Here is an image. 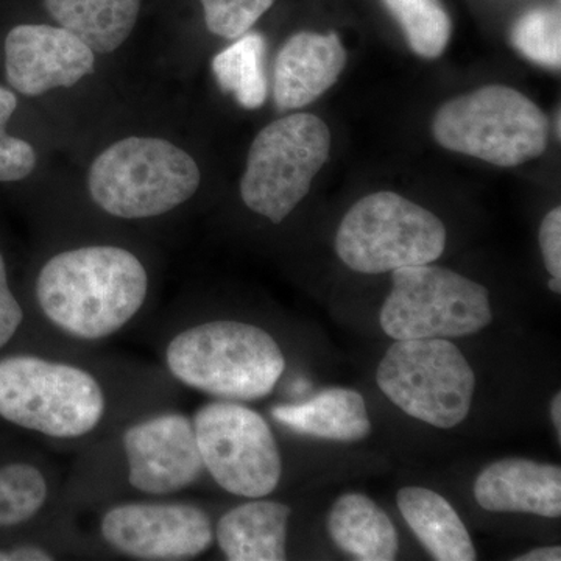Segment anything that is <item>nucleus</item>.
Returning <instances> with one entry per match:
<instances>
[{
  "label": "nucleus",
  "instance_id": "1",
  "mask_svg": "<svg viewBox=\"0 0 561 561\" xmlns=\"http://www.w3.org/2000/svg\"><path fill=\"white\" fill-rule=\"evenodd\" d=\"M36 301L57 330L79 341L110 337L142 309L149 275L131 251L90 245L51 256L36 278Z\"/></svg>",
  "mask_w": 561,
  "mask_h": 561
},
{
  "label": "nucleus",
  "instance_id": "2",
  "mask_svg": "<svg viewBox=\"0 0 561 561\" xmlns=\"http://www.w3.org/2000/svg\"><path fill=\"white\" fill-rule=\"evenodd\" d=\"M165 365L183 386L221 401H256L275 389L284 368L278 342L254 324L214 320L181 331Z\"/></svg>",
  "mask_w": 561,
  "mask_h": 561
},
{
  "label": "nucleus",
  "instance_id": "3",
  "mask_svg": "<svg viewBox=\"0 0 561 561\" xmlns=\"http://www.w3.org/2000/svg\"><path fill=\"white\" fill-rule=\"evenodd\" d=\"M197 162L175 144L125 138L103 150L88 173L92 201L119 219H150L179 208L201 186Z\"/></svg>",
  "mask_w": 561,
  "mask_h": 561
},
{
  "label": "nucleus",
  "instance_id": "4",
  "mask_svg": "<svg viewBox=\"0 0 561 561\" xmlns=\"http://www.w3.org/2000/svg\"><path fill=\"white\" fill-rule=\"evenodd\" d=\"M106 397L77 365L18 354L0 359V416L55 440H76L102 423Z\"/></svg>",
  "mask_w": 561,
  "mask_h": 561
},
{
  "label": "nucleus",
  "instance_id": "5",
  "mask_svg": "<svg viewBox=\"0 0 561 561\" xmlns=\"http://www.w3.org/2000/svg\"><path fill=\"white\" fill-rule=\"evenodd\" d=\"M432 135L445 149L515 168L548 149L549 122L523 92L490 84L443 103Z\"/></svg>",
  "mask_w": 561,
  "mask_h": 561
},
{
  "label": "nucleus",
  "instance_id": "6",
  "mask_svg": "<svg viewBox=\"0 0 561 561\" xmlns=\"http://www.w3.org/2000/svg\"><path fill=\"white\" fill-rule=\"evenodd\" d=\"M446 247V228L431 210L394 192L367 195L343 217L335 251L351 271L378 275L432 264Z\"/></svg>",
  "mask_w": 561,
  "mask_h": 561
},
{
  "label": "nucleus",
  "instance_id": "7",
  "mask_svg": "<svg viewBox=\"0 0 561 561\" xmlns=\"http://www.w3.org/2000/svg\"><path fill=\"white\" fill-rule=\"evenodd\" d=\"M330 151L331 131L320 117L297 113L273 121L250 147L241 180L247 208L280 224L309 194Z\"/></svg>",
  "mask_w": 561,
  "mask_h": 561
},
{
  "label": "nucleus",
  "instance_id": "8",
  "mask_svg": "<svg viewBox=\"0 0 561 561\" xmlns=\"http://www.w3.org/2000/svg\"><path fill=\"white\" fill-rule=\"evenodd\" d=\"M391 283L381 327L393 341L465 337L493 320L489 290L449 268L431 264L397 268Z\"/></svg>",
  "mask_w": 561,
  "mask_h": 561
},
{
  "label": "nucleus",
  "instance_id": "9",
  "mask_svg": "<svg viewBox=\"0 0 561 561\" xmlns=\"http://www.w3.org/2000/svg\"><path fill=\"white\" fill-rule=\"evenodd\" d=\"M376 379L402 412L440 430L467 419L476 389L470 364L446 339L397 341L379 364Z\"/></svg>",
  "mask_w": 561,
  "mask_h": 561
},
{
  "label": "nucleus",
  "instance_id": "10",
  "mask_svg": "<svg viewBox=\"0 0 561 561\" xmlns=\"http://www.w3.org/2000/svg\"><path fill=\"white\" fill-rule=\"evenodd\" d=\"M192 423L205 471L220 489L250 500L276 490L283 460L264 416L242 402L217 400L202 405Z\"/></svg>",
  "mask_w": 561,
  "mask_h": 561
},
{
  "label": "nucleus",
  "instance_id": "11",
  "mask_svg": "<svg viewBox=\"0 0 561 561\" xmlns=\"http://www.w3.org/2000/svg\"><path fill=\"white\" fill-rule=\"evenodd\" d=\"M103 541L128 559H197L214 542L208 513L187 502H125L103 513Z\"/></svg>",
  "mask_w": 561,
  "mask_h": 561
},
{
  "label": "nucleus",
  "instance_id": "12",
  "mask_svg": "<svg viewBox=\"0 0 561 561\" xmlns=\"http://www.w3.org/2000/svg\"><path fill=\"white\" fill-rule=\"evenodd\" d=\"M133 489L168 496L190 489L205 471L194 423L180 412H165L131 424L122 437Z\"/></svg>",
  "mask_w": 561,
  "mask_h": 561
},
{
  "label": "nucleus",
  "instance_id": "13",
  "mask_svg": "<svg viewBox=\"0 0 561 561\" xmlns=\"http://www.w3.org/2000/svg\"><path fill=\"white\" fill-rule=\"evenodd\" d=\"M94 51L61 27L18 25L7 35V80L28 98L70 88L94 70Z\"/></svg>",
  "mask_w": 561,
  "mask_h": 561
},
{
  "label": "nucleus",
  "instance_id": "14",
  "mask_svg": "<svg viewBox=\"0 0 561 561\" xmlns=\"http://www.w3.org/2000/svg\"><path fill=\"white\" fill-rule=\"evenodd\" d=\"M346 65V51L335 33L300 32L290 36L275 61L273 99L276 108H305L334 87Z\"/></svg>",
  "mask_w": 561,
  "mask_h": 561
},
{
  "label": "nucleus",
  "instance_id": "15",
  "mask_svg": "<svg viewBox=\"0 0 561 561\" xmlns=\"http://www.w3.org/2000/svg\"><path fill=\"white\" fill-rule=\"evenodd\" d=\"M478 504L489 512L527 513L559 518L561 470L527 459H504L490 465L474 483Z\"/></svg>",
  "mask_w": 561,
  "mask_h": 561
},
{
  "label": "nucleus",
  "instance_id": "16",
  "mask_svg": "<svg viewBox=\"0 0 561 561\" xmlns=\"http://www.w3.org/2000/svg\"><path fill=\"white\" fill-rule=\"evenodd\" d=\"M290 515L289 505L254 497L225 513L214 537L230 561H283Z\"/></svg>",
  "mask_w": 561,
  "mask_h": 561
},
{
  "label": "nucleus",
  "instance_id": "17",
  "mask_svg": "<svg viewBox=\"0 0 561 561\" xmlns=\"http://www.w3.org/2000/svg\"><path fill=\"white\" fill-rule=\"evenodd\" d=\"M272 415L290 431L321 440L360 442L371 432L364 397L350 389H328L300 404L276 405Z\"/></svg>",
  "mask_w": 561,
  "mask_h": 561
},
{
  "label": "nucleus",
  "instance_id": "18",
  "mask_svg": "<svg viewBox=\"0 0 561 561\" xmlns=\"http://www.w3.org/2000/svg\"><path fill=\"white\" fill-rule=\"evenodd\" d=\"M397 502L402 518L435 560L478 559L467 526L442 494L420 486H405L398 493Z\"/></svg>",
  "mask_w": 561,
  "mask_h": 561
},
{
  "label": "nucleus",
  "instance_id": "19",
  "mask_svg": "<svg viewBox=\"0 0 561 561\" xmlns=\"http://www.w3.org/2000/svg\"><path fill=\"white\" fill-rule=\"evenodd\" d=\"M331 540L360 561L397 559L398 534L386 512L360 493L343 494L328 516Z\"/></svg>",
  "mask_w": 561,
  "mask_h": 561
},
{
  "label": "nucleus",
  "instance_id": "20",
  "mask_svg": "<svg viewBox=\"0 0 561 561\" xmlns=\"http://www.w3.org/2000/svg\"><path fill=\"white\" fill-rule=\"evenodd\" d=\"M61 28L83 41L92 51L111 54L131 35L140 0H44Z\"/></svg>",
  "mask_w": 561,
  "mask_h": 561
},
{
  "label": "nucleus",
  "instance_id": "21",
  "mask_svg": "<svg viewBox=\"0 0 561 561\" xmlns=\"http://www.w3.org/2000/svg\"><path fill=\"white\" fill-rule=\"evenodd\" d=\"M264 36L247 32L213 58V72L220 90L231 94L245 110H257L267 101Z\"/></svg>",
  "mask_w": 561,
  "mask_h": 561
},
{
  "label": "nucleus",
  "instance_id": "22",
  "mask_svg": "<svg viewBox=\"0 0 561 561\" xmlns=\"http://www.w3.org/2000/svg\"><path fill=\"white\" fill-rule=\"evenodd\" d=\"M401 25L409 46L421 58L442 57L453 35V21L442 0H382Z\"/></svg>",
  "mask_w": 561,
  "mask_h": 561
},
{
  "label": "nucleus",
  "instance_id": "23",
  "mask_svg": "<svg viewBox=\"0 0 561 561\" xmlns=\"http://www.w3.org/2000/svg\"><path fill=\"white\" fill-rule=\"evenodd\" d=\"M49 496L43 471L31 463L0 468V527H16L38 515Z\"/></svg>",
  "mask_w": 561,
  "mask_h": 561
},
{
  "label": "nucleus",
  "instance_id": "24",
  "mask_svg": "<svg viewBox=\"0 0 561 561\" xmlns=\"http://www.w3.org/2000/svg\"><path fill=\"white\" fill-rule=\"evenodd\" d=\"M512 44L535 65L560 69L561 16L559 7H537L524 13L512 28Z\"/></svg>",
  "mask_w": 561,
  "mask_h": 561
},
{
  "label": "nucleus",
  "instance_id": "25",
  "mask_svg": "<svg viewBox=\"0 0 561 561\" xmlns=\"http://www.w3.org/2000/svg\"><path fill=\"white\" fill-rule=\"evenodd\" d=\"M206 27L225 39H238L272 9L275 0H201Z\"/></svg>",
  "mask_w": 561,
  "mask_h": 561
},
{
  "label": "nucleus",
  "instance_id": "26",
  "mask_svg": "<svg viewBox=\"0 0 561 561\" xmlns=\"http://www.w3.org/2000/svg\"><path fill=\"white\" fill-rule=\"evenodd\" d=\"M36 168V151L27 140L7 133L0 125V183L27 179Z\"/></svg>",
  "mask_w": 561,
  "mask_h": 561
},
{
  "label": "nucleus",
  "instance_id": "27",
  "mask_svg": "<svg viewBox=\"0 0 561 561\" xmlns=\"http://www.w3.org/2000/svg\"><path fill=\"white\" fill-rule=\"evenodd\" d=\"M22 321L24 311L10 289L5 261L0 254V350L14 337Z\"/></svg>",
  "mask_w": 561,
  "mask_h": 561
},
{
  "label": "nucleus",
  "instance_id": "28",
  "mask_svg": "<svg viewBox=\"0 0 561 561\" xmlns=\"http://www.w3.org/2000/svg\"><path fill=\"white\" fill-rule=\"evenodd\" d=\"M540 247L546 268L561 279V208L557 206L541 221Z\"/></svg>",
  "mask_w": 561,
  "mask_h": 561
},
{
  "label": "nucleus",
  "instance_id": "29",
  "mask_svg": "<svg viewBox=\"0 0 561 561\" xmlns=\"http://www.w3.org/2000/svg\"><path fill=\"white\" fill-rule=\"evenodd\" d=\"M54 553L39 546H18L13 549H2L0 561H51Z\"/></svg>",
  "mask_w": 561,
  "mask_h": 561
},
{
  "label": "nucleus",
  "instance_id": "30",
  "mask_svg": "<svg viewBox=\"0 0 561 561\" xmlns=\"http://www.w3.org/2000/svg\"><path fill=\"white\" fill-rule=\"evenodd\" d=\"M18 108V99L13 91L0 87V125L9 124L11 116Z\"/></svg>",
  "mask_w": 561,
  "mask_h": 561
},
{
  "label": "nucleus",
  "instance_id": "31",
  "mask_svg": "<svg viewBox=\"0 0 561 561\" xmlns=\"http://www.w3.org/2000/svg\"><path fill=\"white\" fill-rule=\"evenodd\" d=\"M518 561H560V546H546V548L534 549V551L524 553L516 559Z\"/></svg>",
  "mask_w": 561,
  "mask_h": 561
},
{
  "label": "nucleus",
  "instance_id": "32",
  "mask_svg": "<svg viewBox=\"0 0 561 561\" xmlns=\"http://www.w3.org/2000/svg\"><path fill=\"white\" fill-rule=\"evenodd\" d=\"M551 416L553 427H556L557 434L561 437V394L557 393L553 397L552 405H551Z\"/></svg>",
  "mask_w": 561,
  "mask_h": 561
},
{
  "label": "nucleus",
  "instance_id": "33",
  "mask_svg": "<svg viewBox=\"0 0 561 561\" xmlns=\"http://www.w3.org/2000/svg\"><path fill=\"white\" fill-rule=\"evenodd\" d=\"M549 289H551L553 294H560L561 279L552 278L551 280H549Z\"/></svg>",
  "mask_w": 561,
  "mask_h": 561
}]
</instances>
